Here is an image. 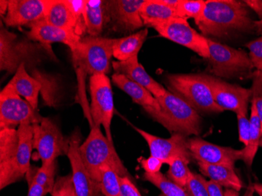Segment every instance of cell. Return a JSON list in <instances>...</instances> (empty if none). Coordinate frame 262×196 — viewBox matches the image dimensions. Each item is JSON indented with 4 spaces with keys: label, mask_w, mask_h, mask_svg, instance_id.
<instances>
[{
    "label": "cell",
    "mask_w": 262,
    "mask_h": 196,
    "mask_svg": "<svg viewBox=\"0 0 262 196\" xmlns=\"http://www.w3.org/2000/svg\"><path fill=\"white\" fill-rule=\"evenodd\" d=\"M33 126L26 123L17 129H0V188L20 181L31 169Z\"/></svg>",
    "instance_id": "obj_2"
},
{
    "label": "cell",
    "mask_w": 262,
    "mask_h": 196,
    "mask_svg": "<svg viewBox=\"0 0 262 196\" xmlns=\"http://www.w3.org/2000/svg\"><path fill=\"white\" fill-rule=\"evenodd\" d=\"M115 39L85 36L79 47L72 51L76 66H79L86 73L94 76L108 74L113 57V47Z\"/></svg>",
    "instance_id": "obj_8"
},
{
    "label": "cell",
    "mask_w": 262,
    "mask_h": 196,
    "mask_svg": "<svg viewBox=\"0 0 262 196\" xmlns=\"http://www.w3.org/2000/svg\"><path fill=\"white\" fill-rule=\"evenodd\" d=\"M188 162L182 159H175L169 165L166 176L176 185L185 188L192 171L188 168Z\"/></svg>",
    "instance_id": "obj_33"
},
{
    "label": "cell",
    "mask_w": 262,
    "mask_h": 196,
    "mask_svg": "<svg viewBox=\"0 0 262 196\" xmlns=\"http://www.w3.org/2000/svg\"><path fill=\"white\" fill-rule=\"evenodd\" d=\"M47 194V191L40 185L32 181H29V192L27 196H46Z\"/></svg>",
    "instance_id": "obj_43"
},
{
    "label": "cell",
    "mask_w": 262,
    "mask_h": 196,
    "mask_svg": "<svg viewBox=\"0 0 262 196\" xmlns=\"http://www.w3.org/2000/svg\"><path fill=\"white\" fill-rule=\"evenodd\" d=\"M254 29H255V34L262 36V20L254 21Z\"/></svg>",
    "instance_id": "obj_46"
},
{
    "label": "cell",
    "mask_w": 262,
    "mask_h": 196,
    "mask_svg": "<svg viewBox=\"0 0 262 196\" xmlns=\"http://www.w3.org/2000/svg\"><path fill=\"white\" fill-rule=\"evenodd\" d=\"M42 116L7 83L0 93V129H17L20 125L39 123Z\"/></svg>",
    "instance_id": "obj_10"
},
{
    "label": "cell",
    "mask_w": 262,
    "mask_h": 196,
    "mask_svg": "<svg viewBox=\"0 0 262 196\" xmlns=\"http://www.w3.org/2000/svg\"><path fill=\"white\" fill-rule=\"evenodd\" d=\"M99 186L104 196H120V176L108 166L101 169Z\"/></svg>",
    "instance_id": "obj_30"
},
{
    "label": "cell",
    "mask_w": 262,
    "mask_h": 196,
    "mask_svg": "<svg viewBox=\"0 0 262 196\" xmlns=\"http://www.w3.org/2000/svg\"><path fill=\"white\" fill-rule=\"evenodd\" d=\"M168 91L192 106L197 112L221 113L224 112L216 104L208 83L203 73L168 74L166 76Z\"/></svg>",
    "instance_id": "obj_5"
},
{
    "label": "cell",
    "mask_w": 262,
    "mask_h": 196,
    "mask_svg": "<svg viewBox=\"0 0 262 196\" xmlns=\"http://www.w3.org/2000/svg\"><path fill=\"white\" fill-rule=\"evenodd\" d=\"M139 161L141 167L145 171V173H151V175L160 173V169L164 164L161 159L152 156H150L146 159L143 158L140 159Z\"/></svg>",
    "instance_id": "obj_39"
},
{
    "label": "cell",
    "mask_w": 262,
    "mask_h": 196,
    "mask_svg": "<svg viewBox=\"0 0 262 196\" xmlns=\"http://www.w3.org/2000/svg\"><path fill=\"white\" fill-rule=\"evenodd\" d=\"M145 0L106 1L108 24L116 32L131 33L144 27L141 8Z\"/></svg>",
    "instance_id": "obj_14"
},
{
    "label": "cell",
    "mask_w": 262,
    "mask_h": 196,
    "mask_svg": "<svg viewBox=\"0 0 262 196\" xmlns=\"http://www.w3.org/2000/svg\"><path fill=\"white\" fill-rule=\"evenodd\" d=\"M120 196H141V194L131 178L120 177Z\"/></svg>",
    "instance_id": "obj_40"
},
{
    "label": "cell",
    "mask_w": 262,
    "mask_h": 196,
    "mask_svg": "<svg viewBox=\"0 0 262 196\" xmlns=\"http://www.w3.org/2000/svg\"><path fill=\"white\" fill-rule=\"evenodd\" d=\"M199 169L202 175L222 187L241 191L244 187L242 181L235 172L234 167L226 165H213L198 162Z\"/></svg>",
    "instance_id": "obj_24"
},
{
    "label": "cell",
    "mask_w": 262,
    "mask_h": 196,
    "mask_svg": "<svg viewBox=\"0 0 262 196\" xmlns=\"http://www.w3.org/2000/svg\"><path fill=\"white\" fill-rule=\"evenodd\" d=\"M260 147H262V132H261V138H260V144H259Z\"/></svg>",
    "instance_id": "obj_49"
},
{
    "label": "cell",
    "mask_w": 262,
    "mask_h": 196,
    "mask_svg": "<svg viewBox=\"0 0 262 196\" xmlns=\"http://www.w3.org/2000/svg\"><path fill=\"white\" fill-rule=\"evenodd\" d=\"M157 99L163 115L162 126L172 134L179 133L186 136L200 135L202 118L192 106L169 91Z\"/></svg>",
    "instance_id": "obj_6"
},
{
    "label": "cell",
    "mask_w": 262,
    "mask_h": 196,
    "mask_svg": "<svg viewBox=\"0 0 262 196\" xmlns=\"http://www.w3.org/2000/svg\"><path fill=\"white\" fill-rule=\"evenodd\" d=\"M246 5L255 12L259 19L262 20V0H244Z\"/></svg>",
    "instance_id": "obj_42"
},
{
    "label": "cell",
    "mask_w": 262,
    "mask_h": 196,
    "mask_svg": "<svg viewBox=\"0 0 262 196\" xmlns=\"http://www.w3.org/2000/svg\"><path fill=\"white\" fill-rule=\"evenodd\" d=\"M254 21L244 1L207 0L204 14L195 23L206 38L226 39L255 33Z\"/></svg>",
    "instance_id": "obj_1"
},
{
    "label": "cell",
    "mask_w": 262,
    "mask_h": 196,
    "mask_svg": "<svg viewBox=\"0 0 262 196\" xmlns=\"http://www.w3.org/2000/svg\"><path fill=\"white\" fill-rule=\"evenodd\" d=\"M148 29L145 28L127 36L115 39L113 57L118 61H124L138 56V53L148 37Z\"/></svg>",
    "instance_id": "obj_25"
},
{
    "label": "cell",
    "mask_w": 262,
    "mask_h": 196,
    "mask_svg": "<svg viewBox=\"0 0 262 196\" xmlns=\"http://www.w3.org/2000/svg\"><path fill=\"white\" fill-rule=\"evenodd\" d=\"M27 46L17 39V35L1 25L0 29V69L13 73L17 72L27 55Z\"/></svg>",
    "instance_id": "obj_21"
},
{
    "label": "cell",
    "mask_w": 262,
    "mask_h": 196,
    "mask_svg": "<svg viewBox=\"0 0 262 196\" xmlns=\"http://www.w3.org/2000/svg\"><path fill=\"white\" fill-rule=\"evenodd\" d=\"M108 13L106 1L88 0L86 4V34L92 37H98L108 24Z\"/></svg>",
    "instance_id": "obj_27"
},
{
    "label": "cell",
    "mask_w": 262,
    "mask_h": 196,
    "mask_svg": "<svg viewBox=\"0 0 262 196\" xmlns=\"http://www.w3.org/2000/svg\"><path fill=\"white\" fill-rule=\"evenodd\" d=\"M254 191L260 196H262V184H256L254 186Z\"/></svg>",
    "instance_id": "obj_48"
},
{
    "label": "cell",
    "mask_w": 262,
    "mask_h": 196,
    "mask_svg": "<svg viewBox=\"0 0 262 196\" xmlns=\"http://www.w3.org/2000/svg\"><path fill=\"white\" fill-rule=\"evenodd\" d=\"M160 2L164 4V5L167 6V7H171V8L176 10L180 0H160Z\"/></svg>",
    "instance_id": "obj_44"
},
{
    "label": "cell",
    "mask_w": 262,
    "mask_h": 196,
    "mask_svg": "<svg viewBox=\"0 0 262 196\" xmlns=\"http://www.w3.org/2000/svg\"><path fill=\"white\" fill-rule=\"evenodd\" d=\"M224 193H225V196H239L238 191L231 188H227Z\"/></svg>",
    "instance_id": "obj_47"
},
{
    "label": "cell",
    "mask_w": 262,
    "mask_h": 196,
    "mask_svg": "<svg viewBox=\"0 0 262 196\" xmlns=\"http://www.w3.org/2000/svg\"><path fill=\"white\" fill-rule=\"evenodd\" d=\"M207 39L210 52L207 60L212 76L222 79H253L255 69L248 54L242 50Z\"/></svg>",
    "instance_id": "obj_4"
},
{
    "label": "cell",
    "mask_w": 262,
    "mask_h": 196,
    "mask_svg": "<svg viewBox=\"0 0 262 196\" xmlns=\"http://www.w3.org/2000/svg\"><path fill=\"white\" fill-rule=\"evenodd\" d=\"M44 19L57 27L78 35L77 21L66 0H50Z\"/></svg>",
    "instance_id": "obj_23"
},
{
    "label": "cell",
    "mask_w": 262,
    "mask_h": 196,
    "mask_svg": "<svg viewBox=\"0 0 262 196\" xmlns=\"http://www.w3.org/2000/svg\"><path fill=\"white\" fill-rule=\"evenodd\" d=\"M80 134L75 133L70 137L67 156L72 167L73 184L78 196H99L100 186L86 169L79 154Z\"/></svg>",
    "instance_id": "obj_16"
},
{
    "label": "cell",
    "mask_w": 262,
    "mask_h": 196,
    "mask_svg": "<svg viewBox=\"0 0 262 196\" xmlns=\"http://www.w3.org/2000/svg\"><path fill=\"white\" fill-rule=\"evenodd\" d=\"M252 101L257 109V114L261 124L262 132V72L255 71L253 76Z\"/></svg>",
    "instance_id": "obj_36"
},
{
    "label": "cell",
    "mask_w": 262,
    "mask_h": 196,
    "mask_svg": "<svg viewBox=\"0 0 262 196\" xmlns=\"http://www.w3.org/2000/svg\"><path fill=\"white\" fill-rule=\"evenodd\" d=\"M188 149L192 159L207 164L226 165L235 168V162L243 160L242 149L217 145L198 137L188 139Z\"/></svg>",
    "instance_id": "obj_15"
},
{
    "label": "cell",
    "mask_w": 262,
    "mask_h": 196,
    "mask_svg": "<svg viewBox=\"0 0 262 196\" xmlns=\"http://www.w3.org/2000/svg\"><path fill=\"white\" fill-rule=\"evenodd\" d=\"M56 167L57 160L47 166H41L40 167L36 168V171L33 176H27V178L30 177L28 181H32L40 185L47 193H51L55 185Z\"/></svg>",
    "instance_id": "obj_31"
},
{
    "label": "cell",
    "mask_w": 262,
    "mask_h": 196,
    "mask_svg": "<svg viewBox=\"0 0 262 196\" xmlns=\"http://www.w3.org/2000/svg\"><path fill=\"white\" fill-rule=\"evenodd\" d=\"M79 154L91 178L98 185L101 169L104 166L111 167L120 177L131 178L116 151L114 144L104 136L99 126L91 128L88 138L79 146Z\"/></svg>",
    "instance_id": "obj_3"
},
{
    "label": "cell",
    "mask_w": 262,
    "mask_h": 196,
    "mask_svg": "<svg viewBox=\"0 0 262 196\" xmlns=\"http://www.w3.org/2000/svg\"><path fill=\"white\" fill-rule=\"evenodd\" d=\"M203 76L210 86L214 101L223 111L247 114L249 103L252 100L251 89L229 83L212 75L203 73Z\"/></svg>",
    "instance_id": "obj_12"
},
{
    "label": "cell",
    "mask_w": 262,
    "mask_h": 196,
    "mask_svg": "<svg viewBox=\"0 0 262 196\" xmlns=\"http://www.w3.org/2000/svg\"><path fill=\"white\" fill-rule=\"evenodd\" d=\"M143 179L157 187L165 196H189L185 188L176 185L162 173L154 175L145 173Z\"/></svg>",
    "instance_id": "obj_29"
},
{
    "label": "cell",
    "mask_w": 262,
    "mask_h": 196,
    "mask_svg": "<svg viewBox=\"0 0 262 196\" xmlns=\"http://www.w3.org/2000/svg\"><path fill=\"white\" fill-rule=\"evenodd\" d=\"M90 104L94 126H102L106 138L113 143L112 135V121L114 115V100L111 81L107 75L98 74L90 78Z\"/></svg>",
    "instance_id": "obj_9"
},
{
    "label": "cell",
    "mask_w": 262,
    "mask_h": 196,
    "mask_svg": "<svg viewBox=\"0 0 262 196\" xmlns=\"http://www.w3.org/2000/svg\"><path fill=\"white\" fill-rule=\"evenodd\" d=\"M135 130L146 141L151 156L161 159L164 164H170L177 159H182L188 163L192 159L188 149V138L185 134L173 133L170 138L155 136L138 127Z\"/></svg>",
    "instance_id": "obj_13"
},
{
    "label": "cell",
    "mask_w": 262,
    "mask_h": 196,
    "mask_svg": "<svg viewBox=\"0 0 262 196\" xmlns=\"http://www.w3.org/2000/svg\"><path fill=\"white\" fill-rule=\"evenodd\" d=\"M153 29L165 39L189 49L204 59L210 57L207 39L190 26L188 20L173 18L154 26Z\"/></svg>",
    "instance_id": "obj_11"
},
{
    "label": "cell",
    "mask_w": 262,
    "mask_h": 196,
    "mask_svg": "<svg viewBox=\"0 0 262 196\" xmlns=\"http://www.w3.org/2000/svg\"><path fill=\"white\" fill-rule=\"evenodd\" d=\"M237 120H238V127H239V141L247 146L250 139V129H251V122L247 118V114L244 113H236Z\"/></svg>",
    "instance_id": "obj_38"
},
{
    "label": "cell",
    "mask_w": 262,
    "mask_h": 196,
    "mask_svg": "<svg viewBox=\"0 0 262 196\" xmlns=\"http://www.w3.org/2000/svg\"><path fill=\"white\" fill-rule=\"evenodd\" d=\"M251 129H250V139L248 144L242 149L243 161L248 167H251L254 157L258 150L261 138V124L257 114V109L254 103L251 101Z\"/></svg>",
    "instance_id": "obj_28"
},
{
    "label": "cell",
    "mask_w": 262,
    "mask_h": 196,
    "mask_svg": "<svg viewBox=\"0 0 262 196\" xmlns=\"http://www.w3.org/2000/svg\"><path fill=\"white\" fill-rule=\"evenodd\" d=\"M8 83L18 95L27 101L34 109L37 110L38 98L42 84L28 73L25 63L19 66L14 77Z\"/></svg>",
    "instance_id": "obj_22"
},
{
    "label": "cell",
    "mask_w": 262,
    "mask_h": 196,
    "mask_svg": "<svg viewBox=\"0 0 262 196\" xmlns=\"http://www.w3.org/2000/svg\"><path fill=\"white\" fill-rule=\"evenodd\" d=\"M205 8L204 0H180L176 11L180 18H192L195 22L203 16Z\"/></svg>",
    "instance_id": "obj_32"
},
{
    "label": "cell",
    "mask_w": 262,
    "mask_h": 196,
    "mask_svg": "<svg viewBox=\"0 0 262 196\" xmlns=\"http://www.w3.org/2000/svg\"><path fill=\"white\" fill-rule=\"evenodd\" d=\"M159 196H165V195L163 194H160V195H159Z\"/></svg>",
    "instance_id": "obj_50"
},
{
    "label": "cell",
    "mask_w": 262,
    "mask_h": 196,
    "mask_svg": "<svg viewBox=\"0 0 262 196\" xmlns=\"http://www.w3.org/2000/svg\"><path fill=\"white\" fill-rule=\"evenodd\" d=\"M9 7V1L7 0H1L0 1V14H1V16L4 17V15H6L7 13V10H8Z\"/></svg>",
    "instance_id": "obj_45"
},
{
    "label": "cell",
    "mask_w": 262,
    "mask_h": 196,
    "mask_svg": "<svg viewBox=\"0 0 262 196\" xmlns=\"http://www.w3.org/2000/svg\"><path fill=\"white\" fill-rule=\"evenodd\" d=\"M29 26L30 30L27 32L28 38L44 45L60 42L67 45L71 51H73L79 47L82 39L73 32L54 26L45 19L35 22Z\"/></svg>",
    "instance_id": "obj_19"
},
{
    "label": "cell",
    "mask_w": 262,
    "mask_h": 196,
    "mask_svg": "<svg viewBox=\"0 0 262 196\" xmlns=\"http://www.w3.org/2000/svg\"><path fill=\"white\" fill-rule=\"evenodd\" d=\"M50 194L51 196H78L72 173L57 178L54 188Z\"/></svg>",
    "instance_id": "obj_35"
},
{
    "label": "cell",
    "mask_w": 262,
    "mask_h": 196,
    "mask_svg": "<svg viewBox=\"0 0 262 196\" xmlns=\"http://www.w3.org/2000/svg\"><path fill=\"white\" fill-rule=\"evenodd\" d=\"M207 187L209 196H225L222 187L214 181H207Z\"/></svg>",
    "instance_id": "obj_41"
},
{
    "label": "cell",
    "mask_w": 262,
    "mask_h": 196,
    "mask_svg": "<svg viewBox=\"0 0 262 196\" xmlns=\"http://www.w3.org/2000/svg\"><path fill=\"white\" fill-rule=\"evenodd\" d=\"M207 182L204 176L192 172L185 186V191L189 196H209Z\"/></svg>",
    "instance_id": "obj_34"
},
{
    "label": "cell",
    "mask_w": 262,
    "mask_h": 196,
    "mask_svg": "<svg viewBox=\"0 0 262 196\" xmlns=\"http://www.w3.org/2000/svg\"><path fill=\"white\" fill-rule=\"evenodd\" d=\"M50 0H10L4 20L7 27L31 26L45 18Z\"/></svg>",
    "instance_id": "obj_17"
},
{
    "label": "cell",
    "mask_w": 262,
    "mask_h": 196,
    "mask_svg": "<svg viewBox=\"0 0 262 196\" xmlns=\"http://www.w3.org/2000/svg\"><path fill=\"white\" fill-rule=\"evenodd\" d=\"M112 67L114 73L123 75L131 81L142 85L157 98L167 92V90L165 89L162 84L159 83L148 74L145 68L138 61V56L124 61H112Z\"/></svg>",
    "instance_id": "obj_20"
},
{
    "label": "cell",
    "mask_w": 262,
    "mask_h": 196,
    "mask_svg": "<svg viewBox=\"0 0 262 196\" xmlns=\"http://www.w3.org/2000/svg\"><path fill=\"white\" fill-rule=\"evenodd\" d=\"M112 82L116 86L120 88L123 92L131 97L135 104L145 109V111L154 119L156 122L162 125L163 123V115L160 104L148 90L142 85L131 81L123 75L114 73L112 76Z\"/></svg>",
    "instance_id": "obj_18"
},
{
    "label": "cell",
    "mask_w": 262,
    "mask_h": 196,
    "mask_svg": "<svg viewBox=\"0 0 262 196\" xmlns=\"http://www.w3.org/2000/svg\"><path fill=\"white\" fill-rule=\"evenodd\" d=\"M141 17L144 26L150 28L179 17L176 10L161 4L160 0H145L141 8Z\"/></svg>",
    "instance_id": "obj_26"
},
{
    "label": "cell",
    "mask_w": 262,
    "mask_h": 196,
    "mask_svg": "<svg viewBox=\"0 0 262 196\" xmlns=\"http://www.w3.org/2000/svg\"><path fill=\"white\" fill-rule=\"evenodd\" d=\"M33 126V160H41L42 166L56 161L59 156H67L70 138L63 135L57 123L49 117H42Z\"/></svg>",
    "instance_id": "obj_7"
},
{
    "label": "cell",
    "mask_w": 262,
    "mask_h": 196,
    "mask_svg": "<svg viewBox=\"0 0 262 196\" xmlns=\"http://www.w3.org/2000/svg\"><path fill=\"white\" fill-rule=\"evenodd\" d=\"M246 47L249 50V57L256 71L262 72V36L255 40L247 42Z\"/></svg>",
    "instance_id": "obj_37"
}]
</instances>
